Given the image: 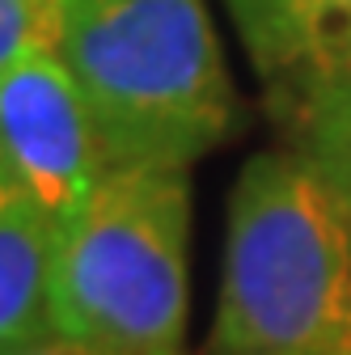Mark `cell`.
I'll return each instance as SVG.
<instances>
[{
    "instance_id": "9c48e42d",
    "label": "cell",
    "mask_w": 351,
    "mask_h": 355,
    "mask_svg": "<svg viewBox=\"0 0 351 355\" xmlns=\"http://www.w3.org/2000/svg\"><path fill=\"white\" fill-rule=\"evenodd\" d=\"M22 355H94V351H85L76 343H64V338H47V343H38V347H30Z\"/></svg>"
},
{
    "instance_id": "277c9868",
    "label": "cell",
    "mask_w": 351,
    "mask_h": 355,
    "mask_svg": "<svg viewBox=\"0 0 351 355\" xmlns=\"http://www.w3.org/2000/svg\"><path fill=\"white\" fill-rule=\"evenodd\" d=\"M0 169L60 229L89 203L110 169L94 114L55 47L34 51L0 76Z\"/></svg>"
},
{
    "instance_id": "6da1fadb",
    "label": "cell",
    "mask_w": 351,
    "mask_h": 355,
    "mask_svg": "<svg viewBox=\"0 0 351 355\" xmlns=\"http://www.w3.org/2000/svg\"><path fill=\"white\" fill-rule=\"evenodd\" d=\"M55 55L110 165H182L237 136L241 102L207 0H55Z\"/></svg>"
},
{
    "instance_id": "ba28073f",
    "label": "cell",
    "mask_w": 351,
    "mask_h": 355,
    "mask_svg": "<svg viewBox=\"0 0 351 355\" xmlns=\"http://www.w3.org/2000/svg\"><path fill=\"white\" fill-rule=\"evenodd\" d=\"M55 47V0H0V76Z\"/></svg>"
},
{
    "instance_id": "3957f363",
    "label": "cell",
    "mask_w": 351,
    "mask_h": 355,
    "mask_svg": "<svg viewBox=\"0 0 351 355\" xmlns=\"http://www.w3.org/2000/svg\"><path fill=\"white\" fill-rule=\"evenodd\" d=\"M191 169L110 165L55 245V338L94 355H187Z\"/></svg>"
},
{
    "instance_id": "7a4b0ae2",
    "label": "cell",
    "mask_w": 351,
    "mask_h": 355,
    "mask_svg": "<svg viewBox=\"0 0 351 355\" xmlns=\"http://www.w3.org/2000/svg\"><path fill=\"white\" fill-rule=\"evenodd\" d=\"M203 355H351V225L292 148L237 173Z\"/></svg>"
},
{
    "instance_id": "52a82bcc",
    "label": "cell",
    "mask_w": 351,
    "mask_h": 355,
    "mask_svg": "<svg viewBox=\"0 0 351 355\" xmlns=\"http://www.w3.org/2000/svg\"><path fill=\"white\" fill-rule=\"evenodd\" d=\"M280 127L288 148L309 165L351 225V76L318 85L309 98L280 114Z\"/></svg>"
},
{
    "instance_id": "8992f818",
    "label": "cell",
    "mask_w": 351,
    "mask_h": 355,
    "mask_svg": "<svg viewBox=\"0 0 351 355\" xmlns=\"http://www.w3.org/2000/svg\"><path fill=\"white\" fill-rule=\"evenodd\" d=\"M60 225L0 169V355L55 338L51 275Z\"/></svg>"
},
{
    "instance_id": "5b68a950",
    "label": "cell",
    "mask_w": 351,
    "mask_h": 355,
    "mask_svg": "<svg viewBox=\"0 0 351 355\" xmlns=\"http://www.w3.org/2000/svg\"><path fill=\"white\" fill-rule=\"evenodd\" d=\"M275 119L351 76V0H225Z\"/></svg>"
}]
</instances>
